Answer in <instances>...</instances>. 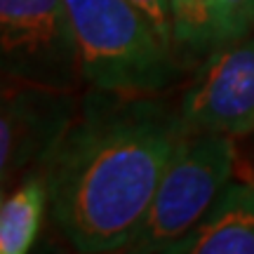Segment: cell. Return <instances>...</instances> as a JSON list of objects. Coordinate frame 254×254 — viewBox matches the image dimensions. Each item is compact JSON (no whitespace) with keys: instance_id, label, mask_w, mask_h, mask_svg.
<instances>
[{"instance_id":"5b68a950","label":"cell","mask_w":254,"mask_h":254,"mask_svg":"<svg viewBox=\"0 0 254 254\" xmlns=\"http://www.w3.org/2000/svg\"><path fill=\"white\" fill-rule=\"evenodd\" d=\"M75 97L71 90L2 75L0 99V182L2 189L26 167L45 165L71 127Z\"/></svg>"},{"instance_id":"3957f363","label":"cell","mask_w":254,"mask_h":254,"mask_svg":"<svg viewBox=\"0 0 254 254\" xmlns=\"http://www.w3.org/2000/svg\"><path fill=\"white\" fill-rule=\"evenodd\" d=\"M236 141L217 132H186L127 252L167 254L219 200L236 170Z\"/></svg>"},{"instance_id":"30bf717a","label":"cell","mask_w":254,"mask_h":254,"mask_svg":"<svg viewBox=\"0 0 254 254\" xmlns=\"http://www.w3.org/2000/svg\"><path fill=\"white\" fill-rule=\"evenodd\" d=\"M139 12L148 19V24L155 28V33L163 38L167 47H174V19H172V0H132ZM179 57V55H177Z\"/></svg>"},{"instance_id":"8992f818","label":"cell","mask_w":254,"mask_h":254,"mask_svg":"<svg viewBox=\"0 0 254 254\" xmlns=\"http://www.w3.org/2000/svg\"><path fill=\"white\" fill-rule=\"evenodd\" d=\"M179 113L189 132L243 136L254 132V36L238 38L202 59L184 90Z\"/></svg>"},{"instance_id":"6da1fadb","label":"cell","mask_w":254,"mask_h":254,"mask_svg":"<svg viewBox=\"0 0 254 254\" xmlns=\"http://www.w3.org/2000/svg\"><path fill=\"white\" fill-rule=\"evenodd\" d=\"M189 129L155 94L94 90L45 163L50 214L78 252L132 245Z\"/></svg>"},{"instance_id":"277c9868","label":"cell","mask_w":254,"mask_h":254,"mask_svg":"<svg viewBox=\"0 0 254 254\" xmlns=\"http://www.w3.org/2000/svg\"><path fill=\"white\" fill-rule=\"evenodd\" d=\"M0 62L2 75L38 85L85 80L66 0H0Z\"/></svg>"},{"instance_id":"52a82bcc","label":"cell","mask_w":254,"mask_h":254,"mask_svg":"<svg viewBox=\"0 0 254 254\" xmlns=\"http://www.w3.org/2000/svg\"><path fill=\"white\" fill-rule=\"evenodd\" d=\"M174 47L182 62L252 33L254 0H172Z\"/></svg>"},{"instance_id":"7a4b0ae2","label":"cell","mask_w":254,"mask_h":254,"mask_svg":"<svg viewBox=\"0 0 254 254\" xmlns=\"http://www.w3.org/2000/svg\"><path fill=\"white\" fill-rule=\"evenodd\" d=\"M66 7L90 87L158 94L182 73V59L132 0H66Z\"/></svg>"},{"instance_id":"ba28073f","label":"cell","mask_w":254,"mask_h":254,"mask_svg":"<svg viewBox=\"0 0 254 254\" xmlns=\"http://www.w3.org/2000/svg\"><path fill=\"white\" fill-rule=\"evenodd\" d=\"M167 254H254V182H231Z\"/></svg>"},{"instance_id":"9c48e42d","label":"cell","mask_w":254,"mask_h":254,"mask_svg":"<svg viewBox=\"0 0 254 254\" xmlns=\"http://www.w3.org/2000/svg\"><path fill=\"white\" fill-rule=\"evenodd\" d=\"M50 209L47 177L28 174L0 205V252L24 254L36 243L45 212Z\"/></svg>"}]
</instances>
